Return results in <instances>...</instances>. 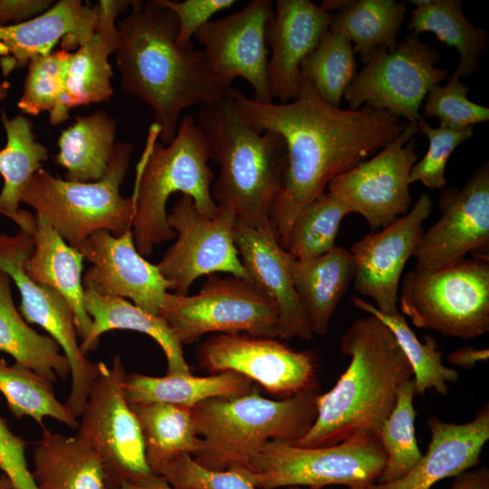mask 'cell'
<instances>
[{
  "label": "cell",
  "mask_w": 489,
  "mask_h": 489,
  "mask_svg": "<svg viewBox=\"0 0 489 489\" xmlns=\"http://www.w3.org/2000/svg\"><path fill=\"white\" fill-rule=\"evenodd\" d=\"M332 14L309 0H278L269 31L272 50L268 85L273 100L293 101L299 90L300 66L329 30Z\"/></svg>",
  "instance_id": "7402d4cb"
},
{
  "label": "cell",
  "mask_w": 489,
  "mask_h": 489,
  "mask_svg": "<svg viewBox=\"0 0 489 489\" xmlns=\"http://www.w3.org/2000/svg\"><path fill=\"white\" fill-rule=\"evenodd\" d=\"M427 426L431 439L417 465L401 478L375 483L368 489H430L437 482L478 465L489 440V405L486 402L470 422H446L435 415L427 419Z\"/></svg>",
  "instance_id": "cb8c5ba5"
},
{
  "label": "cell",
  "mask_w": 489,
  "mask_h": 489,
  "mask_svg": "<svg viewBox=\"0 0 489 489\" xmlns=\"http://www.w3.org/2000/svg\"><path fill=\"white\" fill-rule=\"evenodd\" d=\"M288 265L312 332L325 335L338 303L353 281L350 252L335 245L327 254L310 260H298L291 254Z\"/></svg>",
  "instance_id": "4316f807"
},
{
  "label": "cell",
  "mask_w": 489,
  "mask_h": 489,
  "mask_svg": "<svg viewBox=\"0 0 489 489\" xmlns=\"http://www.w3.org/2000/svg\"><path fill=\"white\" fill-rule=\"evenodd\" d=\"M350 211L323 192L294 218L283 248L298 260L321 256L335 246L342 219Z\"/></svg>",
  "instance_id": "60d3db41"
},
{
  "label": "cell",
  "mask_w": 489,
  "mask_h": 489,
  "mask_svg": "<svg viewBox=\"0 0 489 489\" xmlns=\"http://www.w3.org/2000/svg\"><path fill=\"white\" fill-rule=\"evenodd\" d=\"M72 52L62 48L46 55L33 57L17 107L29 115L52 112L59 104L66 87Z\"/></svg>",
  "instance_id": "b9f144b4"
},
{
  "label": "cell",
  "mask_w": 489,
  "mask_h": 489,
  "mask_svg": "<svg viewBox=\"0 0 489 489\" xmlns=\"http://www.w3.org/2000/svg\"><path fill=\"white\" fill-rule=\"evenodd\" d=\"M408 29L416 35L432 33L440 42L454 47L460 60L452 74L459 79L475 72L488 43L487 32L468 21L460 0H431L425 6L416 7Z\"/></svg>",
  "instance_id": "836d02e7"
},
{
  "label": "cell",
  "mask_w": 489,
  "mask_h": 489,
  "mask_svg": "<svg viewBox=\"0 0 489 489\" xmlns=\"http://www.w3.org/2000/svg\"><path fill=\"white\" fill-rule=\"evenodd\" d=\"M32 475L38 489H107L102 463L78 436L43 427L33 453Z\"/></svg>",
  "instance_id": "f546056e"
},
{
  "label": "cell",
  "mask_w": 489,
  "mask_h": 489,
  "mask_svg": "<svg viewBox=\"0 0 489 489\" xmlns=\"http://www.w3.org/2000/svg\"><path fill=\"white\" fill-rule=\"evenodd\" d=\"M214 217L201 214L189 196L182 195L168 214L177 240L157 264L178 294H187L198 277L216 273L250 280L234 241L233 208L219 206Z\"/></svg>",
  "instance_id": "9a60e30c"
},
{
  "label": "cell",
  "mask_w": 489,
  "mask_h": 489,
  "mask_svg": "<svg viewBox=\"0 0 489 489\" xmlns=\"http://www.w3.org/2000/svg\"><path fill=\"white\" fill-rule=\"evenodd\" d=\"M11 278L0 269V352L53 384L70 376L68 360L49 335L34 330L14 305Z\"/></svg>",
  "instance_id": "1f68e13d"
},
{
  "label": "cell",
  "mask_w": 489,
  "mask_h": 489,
  "mask_svg": "<svg viewBox=\"0 0 489 489\" xmlns=\"http://www.w3.org/2000/svg\"><path fill=\"white\" fill-rule=\"evenodd\" d=\"M34 249L32 235L19 230L13 235L0 234V269L5 272L21 295L20 313L28 324L44 330L60 346L70 366L71 390L66 405L72 415L81 417L88 395L99 372L82 351L73 312L55 290L33 281L24 263Z\"/></svg>",
  "instance_id": "4fadbf2b"
},
{
  "label": "cell",
  "mask_w": 489,
  "mask_h": 489,
  "mask_svg": "<svg viewBox=\"0 0 489 489\" xmlns=\"http://www.w3.org/2000/svg\"><path fill=\"white\" fill-rule=\"evenodd\" d=\"M417 132L428 139L425 156L416 162L409 174L410 184L419 181L430 189L442 188L446 185V166L453 151L468 140L474 127L454 129L445 125L432 127L423 118L417 122Z\"/></svg>",
  "instance_id": "7bdbcfd3"
},
{
  "label": "cell",
  "mask_w": 489,
  "mask_h": 489,
  "mask_svg": "<svg viewBox=\"0 0 489 489\" xmlns=\"http://www.w3.org/2000/svg\"><path fill=\"white\" fill-rule=\"evenodd\" d=\"M273 18L271 0H252L238 12L210 20L194 36L203 46L217 82L230 89L236 78H242L253 88V99L261 103L273 101L267 76L268 38Z\"/></svg>",
  "instance_id": "2e32d148"
},
{
  "label": "cell",
  "mask_w": 489,
  "mask_h": 489,
  "mask_svg": "<svg viewBox=\"0 0 489 489\" xmlns=\"http://www.w3.org/2000/svg\"><path fill=\"white\" fill-rule=\"evenodd\" d=\"M319 386L281 400L263 397L254 387L239 396L215 397L197 404L191 414L198 436L192 456L216 471L244 467L270 440L293 443L317 417Z\"/></svg>",
  "instance_id": "5b68a950"
},
{
  "label": "cell",
  "mask_w": 489,
  "mask_h": 489,
  "mask_svg": "<svg viewBox=\"0 0 489 489\" xmlns=\"http://www.w3.org/2000/svg\"><path fill=\"white\" fill-rule=\"evenodd\" d=\"M449 489H489V469H468L455 476Z\"/></svg>",
  "instance_id": "f907efd6"
},
{
  "label": "cell",
  "mask_w": 489,
  "mask_h": 489,
  "mask_svg": "<svg viewBox=\"0 0 489 489\" xmlns=\"http://www.w3.org/2000/svg\"><path fill=\"white\" fill-rule=\"evenodd\" d=\"M415 381L411 379L398 389L396 405L380 429L379 439L387 461L376 483H389L401 478L422 457L415 431Z\"/></svg>",
  "instance_id": "f35d334b"
},
{
  "label": "cell",
  "mask_w": 489,
  "mask_h": 489,
  "mask_svg": "<svg viewBox=\"0 0 489 489\" xmlns=\"http://www.w3.org/2000/svg\"><path fill=\"white\" fill-rule=\"evenodd\" d=\"M233 235L250 280L277 304L278 338L312 340L314 335L292 284L288 265L291 254L280 244L271 221L254 226L235 219Z\"/></svg>",
  "instance_id": "44dd1931"
},
{
  "label": "cell",
  "mask_w": 489,
  "mask_h": 489,
  "mask_svg": "<svg viewBox=\"0 0 489 489\" xmlns=\"http://www.w3.org/2000/svg\"><path fill=\"white\" fill-rule=\"evenodd\" d=\"M207 276L197 294L168 292L164 296L160 317L182 345L208 332L278 338V307L264 291L248 279Z\"/></svg>",
  "instance_id": "30bf717a"
},
{
  "label": "cell",
  "mask_w": 489,
  "mask_h": 489,
  "mask_svg": "<svg viewBox=\"0 0 489 489\" xmlns=\"http://www.w3.org/2000/svg\"><path fill=\"white\" fill-rule=\"evenodd\" d=\"M386 461L379 437L358 433L324 447L270 440L245 466L228 470L240 474L257 489H322L332 484L368 489L377 482Z\"/></svg>",
  "instance_id": "ba28073f"
},
{
  "label": "cell",
  "mask_w": 489,
  "mask_h": 489,
  "mask_svg": "<svg viewBox=\"0 0 489 489\" xmlns=\"http://www.w3.org/2000/svg\"><path fill=\"white\" fill-rule=\"evenodd\" d=\"M399 308L412 323L446 337L470 340L489 331V261L464 259L438 270L408 272Z\"/></svg>",
  "instance_id": "9c48e42d"
},
{
  "label": "cell",
  "mask_w": 489,
  "mask_h": 489,
  "mask_svg": "<svg viewBox=\"0 0 489 489\" xmlns=\"http://www.w3.org/2000/svg\"><path fill=\"white\" fill-rule=\"evenodd\" d=\"M128 12L117 20L114 57L120 86L150 108L159 142L168 145L183 110L216 102L229 89L212 74L202 50L177 43L178 23L171 10L158 0H131Z\"/></svg>",
  "instance_id": "7a4b0ae2"
},
{
  "label": "cell",
  "mask_w": 489,
  "mask_h": 489,
  "mask_svg": "<svg viewBox=\"0 0 489 489\" xmlns=\"http://www.w3.org/2000/svg\"><path fill=\"white\" fill-rule=\"evenodd\" d=\"M118 489H176L153 473L132 482L122 483Z\"/></svg>",
  "instance_id": "816d5d0a"
},
{
  "label": "cell",
  "mask_w": 489,
  "mask_h": 489,
  "mask_svg": "<svg viewBox=\"0 0 489 489\" xmlns=\"http://www.w3.org/2000/svg\"><path fill=\"white\" fill-rule=\"evenodd\" d=\"M438 61L433 47L418 35L408 34L392 52L374 49L343 97L350 110L362 106L383 110L417 125L427 92L447 79V70L436 67Z\"/></svg>",
  "instance_id": "7c38bea8"
},
{
  "label": "cell",
  "mask_w": 489,
  "mask_h": 489,
  "mask_svg": "<svg viewBox=\"0 0 489 489\" xmlns=\"http://www.w3.org/2000/svg\"><path fill=\"white\" fill-rule=\"evenodd\" d=\"M129 406L139 421L146 461L153 474L182 454L193 456L197 452L201 439L191 409L164 403Z\"/></svg>",
  "instance_id": "e575fe53"
},
{
  "label": "cell",
  "mask_w": 489,
  "mask_h": 489,
  "mask_svg": "<svg viewBox=\"0 0 489 489\" xmlns=\"http://www.w3.org/2000/svg\"><path fill=\"white\" fill-rule=\"evenodd\" d=\"M196 121L206 139L210 159L219 167L212 187L215 202L233 208L236 219L251 225L270 221L288 167L283 139L245 122L229 91L220 101L201 106Z\"/></svg>",
  "instance_id": "277c9868"
},
{
  "label": "cell",
  "mask_w": 489,
  "mask_h": 489,
  "mask_svg": "<svg viewBox=\"0 0 489 489\" xmlns=\"http://www.w3.org/2000/svg\"><path fill=\"white\" fill-rule=\"evenodd\" d=\"M354 55L352 43L346 36L328 30L302 62L301 75L325 101L340 107L345 90L356 75Z\"/></svg>",
  "instance_id": "ab89813d"
},
{
  "label": "cell",
  "mask_w": 489,
  "mask_h": 489,
  "mask_svg": "<svg viewBox=\"0 0 489 489\" xmlns=\"http://www.w3.org/2000/svg\"><path fill=\"white\" fill-rule=\"evenodd\" d=\"M305 489H308V488H305Z\"/></svg>",
  "instance_id": "6f0895ef"
},
{
  "label": "cell",
  "mask_w": 489,
  "mask_h": 489,
  "mask_svg": "<svg viewBox=\"0 0 489 489\" xmlns=\"http://www.w3.org/2000/svg\"><path fill=\"white\" fill-rule=\"evenodd\" d=\"M440 218L424 231L414 253L417 267L433 271L463 261L467 254L489 261V163L480 166L462 188L444 189Z\"/></svg>",
  "instance_id": "ac0fdd59"
},
{
  "label": "cell",
  "mask_w": 489,
  "mask_h": 489,
  "mask_svg": "<svg viewBox=\"0 0 489 489\" xmlns=\"http://www.w3.org/2000/svg\"><path fill=\"white\" fill-rule=\"evenodd\" d=\"M53 385L32 369L16 362L7 365L0 359V393L16 419L29 417L43 427V419L51 417L77 428V418L57 398Z\"/></svg>",
  "instance_id": "8d00e7d4"
},
{
  "label": "cell",
  "mask_w": 489,
  "mask_h": 489,
  "mask_svg": "<svg viewBox=\"0 0 489 489\" xmlns=\"http://www.w3.org/2000/svg\"><path fill=\"white\" fill-rule=\"evenodd\" d=\"M31 235L34 249L24 263V271L33 281L55 290L67 301L73 312L78 337L82 341L91 327L84 307V256L68 244L42 216L35 215Z\"/></svg>",
  "instance_id": "484cf974"
},
{
  "label": "cell",
  "mask_w": 489,
  "mask_h": 489,
  "mask_svg": "<svg viewBox=\"0 0 489 489\" xmlns=\"http://www.w3.org/2000/svg\"><path fill=\"white\" fill-rule=\"evenodd\" d=\"M350 0H323L320 5L322 9L331 13V11L339 12L346 7Z\"/></svg>",
  "instance_id": "f5cc1de1"
},
{
  "label": "cell",
  "mask_w": 489,
  "mask_h": 489,
  "mask_svg": "<svg viewBox=\"0 0 489 489\" xmlns=\"http://www.w3.org/2000/svg\"><path fill=\"white\" fill-rule=\"evenodd\" d=\"M433 202L423 192L413 207L380 231L355 242L350 254L354 262V289L371 298L376 308L388 315L398 314V285L404 267L424 232Z\"/></svg>",
  "instance_id": "d6986e66"
},
{
  "label": "cell",
  "mask_w": 489,
  "mask_h": 489,
  "mask_svg": "<svg viewBox=\"0 0 489 489\" xmlns=\"http://www.w3.org/2000/svg\"><path fill=\"white\" fill-rule=\"evenodd\" d=\"M126 375L121 357L108 366L99 362V372L81 415L77 435L100 457L107 489L144 477L150 471L145 456L141 429L126 400Z\"/></svg>",
  "instance_id": "8fae6325"
},
{
  "label": "cell",
  "mask_w": 489,
  "mask_h": 489,
  "mask_svg": "<svg viewBox=\"0 0 489 489\" xmlns=\"http://www.w3.org/2000/svg\"><path fill=\"white\" fill-rule=\"evenodd\" d=\"M254 382L234 372L222 371L208 377L125 375L123 390L129 405L164 403L191 409L210 398L239 396L250 392Z\"/></svg>",
  "instance_id": "4dcf8cb0"
},
{
  "label": "cell",
  "mask_w": 489,
  "mask_h": 489,
  "mask_svg": "<svg viewBox=\"0 0 489 489\" xmlns=\"http://www.w3.org/2000/svg\"><path fill=\"white\" fill-rule=\"evenodd\" d=\"M9 84L7 82H0V101L7 96Z\"/></svg>",
  "instance_id": "11a10c76"
},
{
  "label": "cell",
  "mask_w": 489,
  "mask_h": 489,
  "mask_svg": "<svg viewBox=\"0 0 489 489\" xmlns=\"http://www.w3.org/2000/svg\"><path fill=\"white\" fill-rule=\"evenodd\" d=\"M79 251L92 264L82 277L84 290L129 299L141 310L160 316L164 296L173 286L157 264L139 253L131 229L120 236L106 230L94 232Z\"/></svg>",
  "instance_id": "ffe728a7"
},
{
  "label": "cell",
  "mask_w": 489,
  "mask_h": 489,
  "mask_svg": "<svg viewBox=\"0 0 489 489\" xmlns=\"http://www.w3.org/2000/svg\"><path fill=\"white\" fill-rule=\"evenodd\" d=\"M97 18V3L91 6L81 0H61L33 19L0 26L4 73L25 66L34 56L51 53L60 40L62 48L77 49L92 35Z\"/></svg>",
  "instance_id": "d4e9b609"
},
{
  "label": "cell",
  "mask_w": 489,
  "mask_h": 489,
  "mask_svg": "<svg viewBox=\"0 0 489 489\" xmlns=\"http://www.w3.org/2000/svg\"><path fill=\"white\" fill-rule=\"evenodd\" d=\"M417 133V126L407 122L374 157L336 176L327 185V193L350 214L364 217L372 232L387 227L409 211V174L418 158L414 139Z\"/></svg>",
  "instance_id": "5bb4252c"
},
{
  "label": "cell",
  "mask_w": 489,
  "mask_h": 489,
  "mask_svg": "<svg viewBox=\"0 0 489 489\" xmlns=\"http://www.w3.org/2000/svg\"><path fill=\"white\" fill-rule=\"evenodd\" d=\"M133 145L118 142L104 176L94 182L62 179L40 168L24 190L21 202L44 217L71 246L80 249L94 232L120 236L130 230L135 213L131 197L120 195Z\"/></svg>",
  "instance_id": "52a82bcc"
},
{
  "label": "cell",
  "mask_w": 489,
  "mask_h": 489,
  "mask_svg": "<svg viewBox=\"0 0 489 489\" xmlns=\"http://www.w3.org/2000/svg\"><path fill=\"white\" fill-rule=\"evenodd\" d=\"M229 94L245 122L261 132H276L284 140L285 181L270 216L283 247L299 212L323 193L332 178L393 140L407 123L371 107H335L302 75L296 98L287 103H261L232 87Z\"/></svg>",
  "instance_id": "6da1fadb"
},
{
  "label": "cell",
  "mask_w": 489,
  "mask_h": 489,
  "mask_svg": "<svg viewBox=\"0 0 489 489\" xmlns=\"http://www.w3.org/2000/svg\"><path fill=\"white\" fill-rule=\"evenodd\" d=\"M489 358L487 348L477 349L471 346L461 347L447 355V361L455 366L472 369L478 362L486 361Z\"/></svg>",
  "instance_id": "681fc988"
},
{
  "label": "cell",
  "mask_w": 489,
  "mask_h": 489,
  "mask_svg": "<svg viewBox=\"0 0 489 489\" xmlns=\"http://www.w3.org/2000/svg\"><path fill=\"white\" fill-rule=\"evenodd\" d=\"M340 350L350 358V364L328 392L319 394L316 420L294 446H331L358 433L379 437L398 389L413 379L395 335L372 314L352 321Z\"/></svg>",
  "instance_id": "3957f363"
},
{
  "label": "cell",
  "mask_w": 489,
  "mask_h": 489,
  "mask_svg": "<svg viewBox=\"0 0 489 489\" xmlns=\"http://www.w3.org/2000/svg\"><path fill=\"white\" fill-rule=\"evenodd\" d=\"M406 12V5L394 0H351L332 14L329 30L346 36L365 64L378 47L395 50Z\"/></svg>",
  "instance_id": "d590c367"
},
{
  "label": "cell",
  "mask_w": 489,
  "mask_h": 489,
  "mask_svg": "<svg viewBox=\"0 0 489 489\" xmlns=\"http://www.w3.org/2000/svg\"><path fill=\"white\" fill-rule=\"evenodd\" d=\"M26 443L0 417V470L14 489H38L26 459Z\"/></svg>",
  "instance_id": "7dc6e473"
},
{
  "label": "cell",
  "mask_w": 489,
  "mask_h": 489,
  "mask_svg": "<svg viewBox=\"0 0 489 489\" xmlns=\"http://www.w3.org/2000/svg\"><path fill=\"white\" fill-rule=\"evenodd\" d=\"M6 134L5 147L0 150V175L4 186L0 192V214L13 220L20 230L32 233L35 216L20 209L23 194L34 175L48 158V149L37 141L31 120L23 115L8 118L1 111Z\"/></svg>",
  "instance_id": "f1b7e54d"
},
{
  "label": "cell",
  "mask_w": 489,
  "mask_h": 489,
  "mask_svg": "<svg viewBox=\"0 0 489 489\" xmlns=\"http://www.w3.org/2000/svg\"><path fill=\"white\" fill-rule=\"evenodd\" d=\"M162 6L171 10L178 23L177 42L182 47L192 45L197 32L210 21L217 12L234 5L235 0H158Z\"/></svg>",
  "instance_id": "bcb514c9"
},
{
  "label": "cell",
  "mask_w": 489,
  "mask_h": 489,
  "mask_svg": "<svg viewBox=\"0 0 489 489\" xmlns=\"http://www.w3.org/2000/svg\"><path fill=\"white\" fill-rule=\"evenodd\" d=\"M130 1L100 0L98 18L92 35L72 52L66 87L57 107L50 112L53 125L69 118V110L78 106L108 101L113 94V76L110 57L117 47V20L128 12Z\"/></svg>",
  "instance_id": "603a6c76"
},
{
  "label": "cell",
  "mask_w": 489,
  "mask_h": 489,
  "mask_svg": "<svg viewBox=\"0 0 489 489\" xmlns=\"http://www.w3.org/2000/svg\"><path fill=\"white\" fill-rule=\"evenodd\" d=\"M210 152L196 119L186 114L167 146L151 142L139 164L134 192L132 235L137 250L149 256L155 245L176 237L168 223L167 202L177 192L189 196L197 210L214 217L220 206L212 197L214 172Z\"/></svg>",
  "instance_id": "8992f818"
},
{
  "label": "cell",
  "mask_w": 489,
  "mask_h": 489,
  "mask_svg": "<svg viewBox=\"0 0 489 489\" xmlns=\"http://www.w3.org/2000/svg\"><path fill=\"white\" fill-rule=\"evenodd\" d=\"M197 352L203 369L239 373L283 398L318 385L312 354L275 338L220 333L199 344Z\"/></svg>",
  "instance_id": "e0dca14e"
},
{
  "label": "cell",
  "mask_w": 489,
  "mask_h": 489,
  "mask_svg": "<svg viewBox=\"0 0 489 489\" xmlns=\"http://www.w3.org/2000/svg\"><path fill=\"white\" fill-rule=\"evenodd\" d=\"M53 0H0V26L33 19L51 8Z\"/></svg>",
  "instance_id": "c3c4849f"
},
{
  "label": "cell",
  "mask_w": 489,
  "mask_h": 489,
  "mask_svg": "<svg viewBox=\"0 0 489 489\" xmlns=\"http://www.w3.org/2000/svg\"><path fill=\"white\" fill-rule=\"evenodd\" d=\"M0 489H14L9 478L5 474H0Z\"/></svg>",
  "instance_id": "db71d44e"
},
{
  "label": "cell",
  "mask_w": 489,
  "mask_h": 489,
  "mask_svg": "<svg viewBox=\"0 0 489 489\" xmlns=\"http://www.w3.org/2000/svg\"><path fill=\"white\" fill-rule=\"evenodd\" d=\"M469 89L451 74L447 82L433 86L425 98L424 115L436 117L441 125L462 129L488 121L489 109L467 98Z\"/></svg>",
  "instance_id": "ee69618b"
},
{
  "label": "cell",
  "mask_w": 489,
  "mask_h": 489,
  "mask_svg": "<svg viewBox=\"0 0 489 489\" xmlns=\"http://www.w3.org/2000/svg\"><path fill=\"white\" fill-rule=\"evenodd\" d=\"M117 123L106 110L78 117L58 138L54 161L66 171L65 179L94 182L105 174L115 148Z\"/></svg>",
  "instance_id": "d6a6232c"
},
{
  "label": "cell",
  "mask_w": 489,
  "mask_h": 489,
  "mask_svg": "<svg viewBox=\"0 0 489 489\" xmlns=\"http://www.w3.org/2000/svg\"><path fill=\"white\" fill-rule=\"evenodd\" d=\"M288 489H305V488H303V487H296V486H294V487H288Z\"/></svg>",
  "instance_id": "9f6ffc18"
},
{
  "label": "cell",
  "mask_w": 489,
  "mask_h": 489,
  "mask_svg": "<svg viewBox=\"0 0 489 489\" xmlns=\"http://www.w3.org/2000/svg\"><path fill=\"white\" fill-rule=\"evenodd\" d=\"M84 307L91 320V327L80 348L86 355L95 350L103 333L113 330H128L145 333L162 349L168 363L166 375H189L182 344L166 321L137 307L126 299L102 296L84 290Z\"/></svg>",
  "instance_id": "83f0119b"
},
{
  "label": "cell",
  "mask_w": 489,
  "mask_h": 489,
  "mask_svg": "<svg viewBox=\"0 0 489 489\" xmlns=\"http://www.w3.org/2000/svg\"><path fill=\"white\" fill-rule=\"evenodd\" d=\"M352 303L358 309L376 316L393 332L411 366L416 394H424L428 389H434L440 395L447 394L446 383L456 381L459 373L444 365L442 351L434 337L426 335L421 342L402 314H384L358 296L352 298Z\"/></svg>",
  "instance_id": "74e56055"
},
{
  "label": "cell",
  "mask_w": 489,
  "mask_h": 489,
  "mask_svg": "<svg viewBox=\"0 0 489 489\" xmlns=\"http://www.w3.org/2000/svg\"><path fill=\"white\" fill-rule=\"evenodd\" d=\"M156 475L176 489H257L235 471L206 468L189 454L173 458Z\"/></svg>",
  "instance_id": "f6af8a7d"
}]
</instances>
